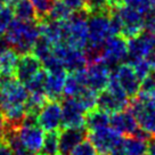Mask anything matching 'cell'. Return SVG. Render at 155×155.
<instances>
[{
	"label": "cell",
	"instance_id": "obj_21",
	"mask_svg": "<svg viewBox=\"0 0 155 155\" xmlns=\"http://www.w3.org/2000/svg\"><path fill=\"white\" fill-rule=\"evenodd\" d=\"M128 105H129V99L120 98L115 96L114 94H112L110 90L104 89L103 91L98 94L96 107L105 111L108 114H112V113L124 110L128 107Z\"/></svg>",
	"mask_w": 155,
	"mask_h": 155
},
{
	"label": "cell",
	"instance_id": "obj_34",
	"mask_svg": "<svg viewBox=\"0 0 155 155\" xmlns=\"http://www.w3.org/2000/svg\"><path fill=\"white\" fill-rule=\"evenodd\" d=\"M14 19V10L8 5L0 6V35H4Z\"/></svg>",
	"mask_w": 155,
	"mask_h": 155
},
{
	"label": "cell",
	"instance_id": "obj_9",
	"mask_svg": "<svg viewBox=\"0 0 155 155\" xmlns=\"http://www.w3.org/2000/svg\"><path fill=\"white\" fill-rule=\"evenodd\" d=\"M87 138L91 141L99 154H108L114 148L120 147L122 144L121 134L114 130L111 126L102 128L99 130L88 132Z\"/></svg>",
	"mask_w": 155,
	"mask_h": 155
},
{
	"label": "cell",
	"instance_id": "obj_44",
	"mask_svg": "<svg viewBox=\"0 0 155 155\" xmlns=\"http://www.w3.org/2000/svg\"><path fill=\"white\" fill-rule=\"evenodd\" d=\"M99 155H108V154H99Z\"/></svg>",
	"mask_w": 155,
	"mask_h": 155
},
{
	"label": "cell",
	"instance_id": "obj_15",
	"mask_svg": "<svg viewBox=\"0 0 155 155\" xmlns=\"http://www.w3.org/2000/svg\"><path fill=\"white\" fill-rule=\"evenodd\" d=\"M44 68L41 61L32 53L19 55L15 78L19 82L26 84Z\"/></svg>",
	"mask_w": 155,
	"mask_h": 155
},
{
	"label": "cell",
	"instance_id": "obj_43",
	"mask_svg": "<svg viewBox=\"0 0 155 155\" xmlns=\"http://www.w3.org/2000/svg\"><path fill=\"white\" fill-rule=\"evenodd\" d=\"M83 2H84V7H86V5H87V4H89V2H90V1H92V0H82Z\"/></svg>",
	"mask_w": 155,
	"mask_h": 155
},
{
	"label": "cell",
	"instance_id": "obj_16",
	"mask_svg": "<svg viewBox=\"0 0 155 155\" xmlns=\"http://www.w3.org/2000/svg\"><path fill=\"white\" fill-rule=\"evenodd\" d=\"M18 135L23 145L31 154L37 155L40 153L44 144L45 132L38 123L22 124V127L18 129Z\"/></svg>",
	"mask_w": 155,
	"mask_h": 155
},
{
	"label": "cell",
	"instance_id": "obj_10",
	"mask_svg": "<svg viewBox=\"0 0 155 155\" xmlns=\"http://www.w3.org/2000/svg\"><path fill=\"white\" fill-rule=\"evenodd\" d=\"M62 128L86 127V110L75 97L62 98Z\"/></svg>",
	"mask_w": 155,
	"mask_h": 155
},
{
	"label": "cell",
	"instance_id": "obj_38",
	"mask_svg": "<svg viewBox=\"0 0 155 155\" xmlns=\"http://www.w3.org/2000/svg\"><path fill=\"white\" fill-rule=\"evenodd\" d=\"M0 155H15L9 145L4 139L0 140Z\"/></svg>",
	"mask_w": 155,
	"mask_h": 155
},
{
	"label": "cell",
	"instance_id": "obj_46",
	"mask_svg": "<svg viewBox=\"0 0 155 155\" xmlns=\"http://www.w3.org/2000/svg\"><path fill=\"white\" fill-rule=\"evenodd\" d=\"M154 70H155V68H154Z\"/></svg>",
	"mask_w": 155,
	"mask_h": 155
},
{
	"label": "cell",
	"instance_id": "obj_45",
	"mask_svg": "<svg viewBox=\"0 0 155 155\" xmlns=\"http://www.w3.org/2000/svg\"><path fill=\"white\" fill-rule=\"evenodd\" d=\"M0 74H1V71H0Z\"/></svg>",
	"mask_w": 155,
	"mask_h": 155
},
{
	"label": "cell",
	"instance_id": "obj_28",
	"mask_svg": "<svg viewBox=\"0 0 155 155\" xmlns=\"http://www.w3.org/2000/svg\"><path fill=\"white\" fill-rule=\"evenodd\" d=\"M72 13L73 12L68 8V5L64 2L63 0H55L53 8L50 10L49 16L47 18L59 21V22H64V21H68L71 17Z\"/></svg>",
	"mask_w": 155,
	"mask_h": 155
},
{
	"label": "cell",
	"instance_id": "obj_29",
	"mask_svg": "<svg viewBox=\"0 0 155 155\" xmlns=\"http://www.w3.org/2000/svg\"><path fill=\"white\" fill-rule=\"evenodd\" d=\"M53 48L54 46L50 42H49L47 39H45L44 37H39V39L35 41L33 48H32V51L31 53L35 55L42 62L44 59L48 57L49 55L53 54Z\"/></svg>",
	"mask_w": 155,
	"mask_h": 155
},
{
	"label": "cell",
	"instance_id": "obj_24",
	"mask_svg": "<svg viewBox=\"0 0 155 155\" xmlns=\"http://www.w3.org/2000/svg\"><path fill=\"white\" fill-rule=\"evenodd\" d=\"M121 147L126 155H147L148 145L147 141L136 136H124Z\"/></svg>",
	"mask_w": 155,
	"mask_h": 155
},
{
	"label": "cell",
	"instance_id": "obj_40",
	"mask_svg": "<svg viewBox=\"0 0 155 155\" xmlns=\"http://www.w3.org/2000/svg\"><path fill=\"white\" fill-rule=\"evenodd\" d=\"M108 155H126V154H124V152L122 150V147L120 146V147L114 148L113 150H111V152L108 153Z\"/></svg>",
	"mask_w": 155,
	"mask_h": 155
},
{
	"label": "cell",
	"instance_id": "obj_35",
	"mask_svg": "<svg viewBox=\"0 0 155 155\" xmlns=\"http://www.w3.org/2000/svg\"><path fill=\"white\" fill-rule=\"evenodd\" d=\"M70 155H97V150L91 141L86 138L73 148Z\"/></svg>",
	"mask_w": 155,
	"mask_h": 155
},
{
	"label": "cell",
	"instance_id": "obj_41",
	"mask_svg": "<svg viewBox=\"0 0 155 155\" xmlns=\"http://www.w3.org/2000/svg\"><path fill=\"white\" fill-rule=\"evenodd\" d=\"M16 1H17V0H0V6L1 5L12 6V5H14Z\"/></svg>",
	"mask_w": 155,
	"mask_h": 155
},
{
	"label": "cell",
	"instance_id": "obj_27",
	"mask_svg": "<svg viewBox=\"0 0 155 155\" xmlns=\"http://www.w3.org/2000/svg\"><path fill=\"white\" fill-rule=\"evenodd\" d=\"M59 130L48 131L47 135H45L44 144L40 150V155H59Z\"/></svg>",
	"mask_w": 155,
	"mask_h": 155
},
{
	"label": "cell",
	"instance_id": "obj_31",
	"mask_svg": "<svg viewBox=\"0 0 155 155\" xmlns=\"http://www.w3.org/2000/svg\"><path fill=\"white\" fill-rule=\"evenodd\" d=\"M129 63L132 65V68L135 70L136 74L138 78L143 80L145 77H147L152 71H154V66L150 64V62L147 58H139V59H135V61H130Z\"/></svg>",
	"mask_w": 155,
	"mask_h": 155
},
{
	"label": "cell",
	"instance_id": "obj_18",
	"mask_svg": "<svg viewBox=\"0 0 155 155\" xmlns=\"http://www.w3.org/2000/svg\"><path fill=\"white\" fill-rule=\"evenodd\" d=\"M110 126L114 130L117 131L119 134L124 136L134 135V132L139 127L136 117L129 111L128 107L122 110V111L112 113L110 115Z\"/></svg>",
	"mask_w": 155,
	"mask_h": 155
},
{
	"label": "cell",
	"instance_id": "obj_42",
	"mask_svg": "<svg viewBox=\"0 0 155 155\" xmlns=\"http://www.w3.org/2000/svg\"><path fill=\"white\" fill-rule=\"evenodd\" d=\"M106 1L112 6V7H115V6H117L119 4H121V0H106Z\"/></svg>",
	"mask_w": 155,
	"mask_h": 155
},
{
	"label": "cell",
	"instance_id": "obj_5",
	"mask_svg": "<svg viewBox=\"0 0 155 155\" xmlns=\"http://www.w3.org/2000/svg\"><path fill=\"white\" fill-rule=\"evenodd\" d=\"M128 108L136 117L138 126L155 136V101H145L136 96L129 99Z\"/></svg>",
	"mask_w": 155,
	"mask_h": 155
},
{
	"label": "cell",
	"instance_id": "obj_39",
	"mask_svg": "<svg viewBox=\"0 0 155 155\" xmlns=\"http://www.w3.org/2000/svg\"><path fill=\"white\" fill-rule=\"evenodd\" d=\"M147 145H148V154L147 155H155V136L148 139Z\"/></svg>",
	"mask_w": 155,
	"mask_h": 155
},
{
	"label": "cell",
	"instance_id": "obj_26",
	"mask_svg": "<svg viewBox=\"0 0 155 155\" xmlns=\"http://www.w3.org/2000/svg\"><path fill=\"white\" fill-rule=\"evenodd\" d=\"M14 16L23 22L38 23V15L30 0H17L14 4Z\"/></svg>",
	"mask_w": 155,
	"mask_h": 155
},
{
	"label": "cell",
	"instance_id": "obj_33",
	"mask_svg": "<svg viewBox=\"0 0 155 155\" xmlns=\"http://www.w3.org/2000/svg\"><path fill=\"white\" fill-rule=\"evenodd\" d=\"M121 2L143 15L155 7V0H121Z\"/></svg>",
	"mask_w": 155,
	"mask_h": 155
},
{
	"label": "cell",
	"instance_id": "obj_14",
	"mask_svg": "<svg viewBox=\"0 0 155 155\" xmlns=\"http://www.w3.org/2000/svg\"><path fill=\"white\" fill-rule=\"evenodd\" d=\"M155 44V34L143 31L139 35L128 39V57L130 61L147 58Z\"/></svg>",
	"mask_w": 155,
	"mask_h": 155
},
{
	"label": "cell",
	"instance_id": "obj_1",
	"mask_svg": "<svg viewBox=\"0 0 155 155\" xmlns=\"http://www.w3.org/2000/svg\"><path fill=\"white\" fill-rule=\"evenodd\" d=\"M29 91L15 77L0 75V115L5 122V128L19 129L25 116V104Z\"/></svg>",
	"mask_w": 155,
	"mask_h": 155
},
{
	"label": "cell",
	"instance_id": "obj_13",
	"mask_svg": "<svg viewBox=\"0 0 155 155\" xmlns=\"http://www.w3.org/2000/svg\"><path fill=\"white\" fill-rule=\"evenodd\" d=\"M112 70L103 61L87 64L86 68V82L87 87L97 92L106 89L111 79Z\"/></svg>",
	"mask_w": 155,
	"mask_h": 155
},
{
	"label": "cell",
	"instance_id": "obj_36",
	"mask_svg": "<svg viewBox=\"0 0 155 155\" xmlns=\"http://www.w3.org/2000/svg\"><path fill=\"white\" fill-rule=\"evenodd\" d=\"M144 30L155 34V7L144 15Z\"/></svg>",
	"mask_w": 155,
	"mask_h": 155
},
{
	"label": "cell",
	"instance_id": "obj_4",
	"mask_svg": "<svg viewBox=\"0 0 155 155\" xmlns=\"http://www.w3.org/2000/svg\"><path fill=\"white\" fill-rule=\"evenodd\" d=\"M111 10L92 12L88 14V44L94 46H103L108 38L114 34L112 28Z\"/></svg>",
	"mask_w": 155,
	"mask_h": 155
},
{
	"label": "cell",
	"instance_id": "obj_2",
	"mask_svg": "<svg viewBox=\"0 0 155 155\" xmlns=\"http://www.w3.org/2000/svg\"><path fill=\"white\" fill-rule=\"evenodd\" d=\"M4 37L10 48L18 55H23L32 51L35 41L40 37V30L38 23L13 19Z\"/></svg>",
	"mask_w": 155,
	"mask_h": 155
},
{
	"label": "cell",
	"instance_id": "obj_17",
	"mask_svg": "<svg viewBox=\"0 0 155 155\" xmlns=\"http://www.w3.org/2000/svg\"><path fill=\"white\" fill-rule=\"evenodd\" d=\"M88 136V130L86 127L80 128H61L59 130V155H70L73 148Z\"/></svg>",
	"mask_w": 155,
	"mask_h": 155
},
{
	"label": "cell",
	"instance_id": "obj_6",
	"mask_svg": "<svg viewBox=\"0 0 155 155\" xmlns=\"http://www.w3.org/2000/svg\"><path fill=\"white\" fill-rule=\"evenodd\" d=\"M128 58V39L121 34L108 38L103 45L102 61L112 71Z\"/></svg>",
	"mask_w": 155,
	"mask_h": 155
},
{
	"label": "cell",
	"instance_id": "obj_20",
	"mask_svg": "<svg viewBox=\"0 0 155 155\" xmlns=\"http://www.w3.org/2000/svg\"><path fill=\"white\" fill-rule=\"evenodd\" d=\"M40 35L55 46L64 42V22L46 18L38 23Z\"/></svg>",
	"mask_w": 155,
	"mask_h": 155
},
{
	"label": "cell",
	"instance_id": "obj_32",
	"mask_svg": "<svg viewBox=\"0 0 155 155\" xmlns=\"http://www.w3.org/2000/svg\"><path fill=\"white\" fill-rule=\"evenodd\" d=\"M38 15V23L46 19L53 8L55 0H30Z\"/></svg>",
	"mask_w": 155,
	"mask_h": 155
},
{
	"label": "cell",
	"instance_id": "obj_8",
	"mask_svg": "<svg viewBox=\"0 0 155 155\" xmlns=\"http://www.w3.org/2000/svg\"><path fill=\"white\" fill-rule=\"evenodd\" d=\"M53 51L62 61L66 72H75L87 68V58L82 49L74 48L65 42H61L54 46Z\"/></svg>",
	"mask_w": 155,
	"mask_h": 155
},
{
	"label": "cell",
	"instance_id": "obj_19",
	"mask_svg": "<svg viewBox=\"0 0 155 155\" xmlns=\"http://www.w3.org/2000/svg\"><path fill=\"white\" fill-rule=\"evenodd\" d=\"M66 74V70L47 71L45 80V94L48 99L62 101Z\"/></svg>",
	"mask_w": 155,
	"mask_h": 155
},
{
	"label": "cell",
	"instance_id": "obj_25",
	"mask_svg": "<svg viewBox=\"0 0 155 155\" xmlns=\"http://www.w3.org/2000/svg\"><path fill=\"white\" fill-rule=\"evenodd\" d=\"M18 58L19 55L10 47L0 54V71H1L0 75L15 77Z\"/></svg>",
	"mask_w": 155,
	"mask_h": 155
},
{
	"label": "cell",
	"instance_id": "obj_12",
	"mask_svg": "<svg viewBox=\"0 0 155 155\" xmlns=\"http://www.w3.org/2000/svg\"><path fill=\"white\" fill-rule=\"evenodd\" d=\"M38 124L44 131L61 130L62 128V104L61 101L48 99L42 108L40 110L38 116Z\"/></svg>",
	"mask_w": 155,
	"mask_h": 155
},
{
	"label": "cell",
	"instance_id": "obj_3",
	"mask_svg": "<svg viewBox=\"0 0 155 155\" xmlns=\"http://www.w3.org/2000/svg\"><path fill=\"white\" fill-rule=\"evenodd\" d=\"M88 13L86 9L73 12L68 21H64V42L71 47L84 49L88 44Z\"/></svg>",
	"mask_w": 155,
	"mask_h": 155
},
{
	"label": "cell",
	"instance_id": "obj_30",
	"mask_svg": "<svg viewBox=\"0 0 155 155\" xmlns=\"http://www.w3.org/2000/svg\"><path fill=\"white\" fill-rule=\"evenodd\" d=\"M98 94H99V92L95 91V90H92V89L87 87L79 96L75 97V98L80 102V104H81L83 108L86 110V112H88L96 107Z\"/></svg>",
	"mask_w": 155,
	"mask_h": 155
},
{
	"label": "cell",
	"instance_id": "obj_23",
	"mask_svg": "<svg viewBox=\"0 0 155 155\" xmlns=\"http://www.w3.org/2000/svg\"><path fill=\"white\" fill-rule=\"evenodd\" d=\"M84 119H86L84 126L87 128L88 132L99 130L102 128L110 126V114L98 107L88 111Z\"/></svg>",
	"mask_w": 155,
	"mask_h": 155
},
{
	"label": "cell",
	"instance_id": "obj_11",
	"mask_svg": "<svg viewBox=\"0 0 155 155\" xmlns=\"http://www.w3.org/2000/svg\"><path fill=\"white\" fill-rule=\"evenodd\" d=\"M112 74L115 77L117 82L120 83V86L129 99L138 95V92L140 90L141 80L136 74L135 70L130 63L119 64L112 71Z\"/></svg>",
	"mask_w": 155,
	"mask_h": 155
},
{
	"label": "cell",
	"instance_id": "obj_22",
	"mask_svg": "<svg viewBox=\"0 0 155 155\" xmlns=\"http://www.w3.org/2000/svg\"><path fill=\"white\" fill-rule=\"evenodd\" d=\"M87 88L86 82V68L75 72H68L64 82V97H78Z\"/></svg>",
	"mask_w": 155,
	"mask_h": 155
},
{
	"label": "cell",
	"instance_id": "obj_7",
	"mask_svg": "<svg viewBox=\"0 0 155 155\" xmlns=\"http://www.w3.org/2000/svg\"><path fill=\"white\" fill-rule=\"evenodd\" d=\"M116 15L121 22V35L124 38H134L144 31V15L138 13L123 4H119L114 7Z\"/></svg>",
	"mask_w": 155,
	"mask_h": 155
},
{
	"label": "cell",
	"instance_id": "obj_37",
	"mask_svg": "<svg viewBox=\"0 0 155 155\" xmlns=\"http://www.w3.org/2000/svg\"><path fill=\"white\" fill-rule=\"evenodd\" d=\"M64 2L68 5V7L72 12H79V10H83L84 8V2L82 0H63Z\"/></svg>",
	"mask_w": 155,
	"mask_h": 155
}]
</instances>
